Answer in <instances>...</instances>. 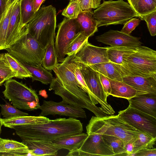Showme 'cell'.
<instances>
[{"label": "cell", "mask_w": 156, "mask_h": 156, "mask_svg": "<svg viewBox=\"0 0 156 156\" xmlns=\"http://www.w3.org/2000/svg\"><path fill=\"white\" fill-rule=\"evenodd\" d=\"M73 55L67 56L53 70L55 75L49 90L60 96L62 101L90 110L98 117L108 115L100 107L94 105L75 76L74 70L78 63L73 60Z\"/></svg>", "instance_id": "cell-1"}, {"label": "cell", "mask_w": 156, "mask_h": 156, "mask_svg": "<svg viewBox=\"0 0 156 156\" xmlns=\"http://www.w3.org/2000/svg\"><path fill=\"white\" fill-rule=\"evenodd\" d=\"M17 135L23 140H53L82 132L83 124L76 118H59L46 123L14 126Z\"/></svg>", "instance_id": "cell-2"}, {"label": "cell", "mask_w": 156, "mask_h": 156, "mask_svg": "<svg viewBox=\"0 0 156 156\" xmlns=\"http://www.w3.org/2000/svg\"><path fill=\"white\" fill-rule=\"evenodd\" d=\"M86 129L88 134H100L118 137L123 140L125 146L128 143H133L141 132L118 115L101 117L93 116Z\"/></svg>", "instance_id": "cell-3"}, {"label": "cell", "mask_w": 156, "mask_h": 156, "mask_svg": "<svg viewBox=\"0 0 156 156\" xmlns=\"http://www.w3.org/2000/svg\"><path fill=\"white\" fill-rule=\"evenodd\" d=\"M122 76L125 75L156 77V51L142 45L125 56L121 65L117 64Z\"/></svg>", "instance_id": "cell-4"}, {"label": "cell", "mask_w": 156, "mask_h": 156, "mask_svg": "<svg viewBox=\"0 0 156 156\" xmlns=\"http://www.w3.org/2000/svg\"><path fill=\"white\" fill-rule=\"evenodd\" d=\"M94 12L93 18L98 27L112 25L123 24L133 17L139 16L132 7L123 0H103Z\"/></svg>", "instance_id": "cell-5"}, {"label": "cell", "mask_w": 156, "mask_h": 156, "mask_svg": "<svg viewBox=\"0 0 156 156\" xmlns=\"http://www.w3.org/2000/svg\"><path fill=\"white\" fill-rule=\"evenodd\" d=\"M56 10L51 5L42 7L27 24L28 32L43 48L55 37Z\"/></svg>", "instance_id": "cell-6"}, {"label": "cell", "mask_w": 156, "mask_h": 156, "mask_svg": "<svg viewBox=\"0 0 156 156\" xmlns=\"http://www.w3.org/2000/svg\"><path fill=\"white\" fill-rule=\"evenodd\" d=\"M5 50L21 62L37 66L42 65L46 48H43L27 30L16 42Z\"/></svg>", "instance_id": "cell-7"}, {"label": "cell", "mask_w": 156, "mask_h": 156, "mask_svg": "<svg viewBox=\"0 0 156 156\" xmlns=\"http://www.w3.org/2000/svg\"><path fill=\"white\" fill-rule=\"evenodd\" d=\"M4 85V96L15 107L28 111L39 109V99L35 90L12 78L6 80Z\"/></svg>", "instance_id": "cell-8"}, {"label": "cell", "mask_w": 156, "mask_h": 156, "mask_svg": "<svg viewBox=\"0 0 156 156\" xmlns=\"http://www.w3.org/2000/svg\"><path fill=\"white\" fill-rule=\"evenodd\" d=\"M79 64L80 69L85 83L89 90L96 97L98 103L101 105L100 108L101 110L107 115L114 114L115 111L107 102L108 97L101 85L99 73L88 66Z\"/></svg>", "instance_id": "cell-9"}, {"label": "cell", "mask_w": 156, "mask_h": 156, "mask_svg": "<svg viewBox=\"0 0 156 156\" xmlns=\"http://www.w3.org/2000/svg\"><path fill=\"white\" fill-rule=\"evenodd\" d=\"M131 126L141 132L156 137V118L129 105L118 115Z\"/></svg>", "instance_id": "cell-10"}, {"label": "cell", "mask_w": 156, "mask_h": 156, "mask_svg": "<svg viewBox=\"0 0 156 156\" xmlns=\"http://www.w3.org/2000/svg\"><path fill=\"white\" fill-rule=\"evenodd\" d=\"M67 156H115L112 148L103 139L102 134H88L80 147L69 151Z\"/></svg>", "instance_id": "cell-11"}, {"label": "cell", "mask_w": 156, "mask_h": 156, "mask_svg": "<svg viewBox=\"0 0 156 156\" xmlns=\"http://www.w3.org/2000/svg\"><path fill=\"white\" fill-rule=\"evenodd\" d=\"M58 27L54 44L58 62H62L65 58L69 42L80 30L76 20L67 18L63 19Z\"/></svg>", "instance_id": "cell-12"}, {"label": "cell", "mask_w": 156, "mask_h": 156, "mask_svg": "<svg viewBox=\"0 0 156 156\" xmlns=\"http://www.w3.org/2000/svg\"><path fill=\"white\" fill-rule=\"evenodd\" d=\"M107 47L96 46L85 42L74 54L73 60L81 64L89 66L108 62Z\"/></svg>", "instance_id": "cell-13"}, {"label": "cell", "mask_w": 156, "mask_h": 156, "mask_svg": "<svg viewBox=\"0 0 156 156\" xmlns=\"http://www.w3.org/2000/svg\"><path fill=\"white\" fill-rule=\"evenodd\" d=\"M39 109L41 110L39 115L40 116L58 115L76 119L87 117L85 112L83 108L62 101L57 102L52 101L44 100Z\"/></svg>", "instance_id": "cell-14"}, {"label": "cell", "mask_w": 156, "mask_h": 156, "mask_svg": "<svg viewBox=\"0 0 156 156\" xmlns=\"http://www.w3.org/2000/svg\"><path fill=\"white\" fill-rule=\"evenodd\" d=\"M140 37L132 36L121 31L110 30L97 36L98 41L112 47H123L136 48L141 45Z\"/></svg>", "instance_id": "cell-15"}, {"label": "cell", "mask_w": 156, "mask_h": 156, "mask_svg": "<svg viewBox=\"0 0 156 156\" xmlns=\"http://www.w3.org/2000/svg\"><path fill=\"white\" fill-rule=\"evenodd\" d=\"M20 1L18 0L11 13L7 33V48L16 42L28 30L27 24L24 26L22 24Z\"/></svg>", "instance_id": "cell-16"}, {"label": "cell", "mask_w": 156, "mask_h": 156, "mask_svg": "<svg viewBox=\"0 0 156 156\" xmlns=\"http://www.w3.org/2000/svg\"><path fill=\"white\" fill-rule=\"evenodd\" d=\"M127 100L131 107L156 118V94H143Z\"/></svg>", "instance_id": "cell-17"}, {"label": "cell", "mask_w": 156, "mask_h": 156, "mask_svg": "<svg viewBox=\"0 0 156 156\" xmlns=\"http://www.w3.org/2000/svg\"><path fill=\"white\" fill-rule=\"evenodd\" d=\"M22 142L28 147L30 155L56 156L59 150L52 141L26 140Z\"/></svg>", "instance_id": "cell-18"}, {"label": "cell", "mask_w": 156, "mask_h": 156, "mask_svg": "<svg viewBox=\"0 0 156 156\" xmlns=\"http://www.w3.org/2000/svg\"><path fill=\"white\" fill-rule=\"evenodd\" d=\"M122 82L135 89L156 94V77L125 75Z\"/></svg>", "instance_id": "cell-19"}, {"label": "cell", "mask_w": 156, "mask_h": 156, "mask_svg": "<svg viewBox=\"0 0 156 156\" xmlns=\"http://www.w3.org/2000/svg\"><path fill=\"white\" fill-rule=\"evenodd\" d=\"M93 14L92 9L82 10L75 19L80 31L88 37L98 31V23L93 17Z\"/></svg>", "instance_id": "cell-20"}, {"label": "cell", "mask_w": 156, "mask_h": 156, "mask_svg": "<svg viewBox=\"0 0 156 156\" xmlns=\"http://www.w3.org/2000/svg\"><path fill=\"white\" fill-rule=\"evenodd\" d=\"M111 88L110 95L113 97L124 98L127 100L148 92L137 90L122 81L108 78Z\"/></svg>", "instance_id": "cell-21"}, {"label": "cell", "mask_w": 156, "mask_h": 156, "mask_svg": "<svg viewBox=\"0 0 156 156\" xmlns=\"http://www.w3.org/2000/svg\"><path fill=\"white\" fill-rule=\"evenodd\" d=\"M30 155L27 146L22 142L0 138V156Z\"/></svg>", "instance_id": "cell-22"}, {"label": "cell", "mask_w": 156, "mask_h": 156, "mask_svg": "<svg viewBox=\"0 0 156 156\" xmlns=\"http://www.w3.org/2000/svg\"><path fill=\"white\" fill-rule=\"evenodd\" d=\"M88 135L81 132L56 139L53 142L59 150L64 149L70 151L78 149Z\"/></svg>", "instance_id": "cell-23"}, {"label": "cell", "mask_w": 156, "mask_h": 156, "mask_svg": "<svg viewBox=\"0 0 156 156\" xmlns=\"http://www.w3.org/2000/svg\"><path fill=\"white\" fill-rule=\"evenodd\" d=\"M49 119L45 116L25 115L9 118H1V120L2 125L12 128L13 127L18 125L44 123L48 122Z\"/></svg>", "instance_id": "cell-24"}, {"label": "cell", "mask_w": 156, "mask_h": 156, "mask_svg": "<svg viewBox=\"0 0 156 156\" xmlns=\"http://www.w3.org/2000/svg\"><path fill=\"white\" fill-rule=\"evenodd\" d=\"M18 0L10 4L8 0L5 10L0 18V50L6 49L8 29L12 11Z\"/></svg>", "instance_id": "cell-25"}, {"label": "cell", "mask_w": 156, "mask_h": 156, "mask_svg": "<svg viewBox=\"0 0 156 156\" xmlns=\"http://www.w3.org/2000/svg\"><path fill=\"white\" fill-rule=\"evenodd\" d=\"M22 64L31 74L32 81H38L46 85L52 82L54 78L52 75L42 65L36 66L23 63Z\"/></svg>", "instance_id": "cell-26"}, {"label": "cell", "mask_w": 156, "mask_h": 156, "mask_svg": "<svg viewBox=\"0 0 156 156\" xmlns=\"http://www.w3.org/2000/svg\"><path fill=\"white\" fill-rule=\"evenodd\" d=\"M89 66L108 78L122 81V76L116 64L109 61L91 65Z\"/></svg>", "instance_id": "cell-27"}, {"label": "cell", "mask_w": 156, "mask_h": 156, "mask_svg": "<svg viewBox=\"0 0 156 156\" xmlns=\"http://www.w3.org/2000/svg\"><path fill=\"white\" fill-rule=\"evenodd\" d=\"M107 55L110 61L116 64H122L125 56L134 52L136 48L123 47H108Z\"/></svg>", "instance_id": "cell-28"}, {"label": "cell", "mask_w": 156, "mask_h": 156, "mask_svg": "<svg viewBox=\"0 0 156 156\" xmlns=\"http://www.w3.org/2000/svg\"><path fill=\"white\" fill-rule=\"evenodd\" d=\"M54 38H52L46 47L42 65L48 70H52L57 65L58 60L54 44Z\"/></svg>", "instance_id": "cell-29"}, {"label": "cell", "mask_w": 156, "mask_h": 156, "mask_svg": "<svg viewBox=\"0 0 156 156\" xmlns=\"http://www.w3.org/2000/svg\"><path fill=\"white\" fill-rule=\"evenodd\" d=\"M156 140V137H153L147 133L141 132L133 143V148L132 153H136L142 149L153 148Z\"/></svg>", "instance_id": "cell-30"}, {"label": "cell", "mask_w": 156, "mask_h": 156, "mask_svg": "<svg viewBox=\"0 0 156 156\" xmlns=\"http://www.w3.org/2000/svg\"><path fill=\"white\" fill-rule=\"evenodd\" d=\"M104 141L112 148L115 154L126 155V151L123 140L120 138L112 136L102 134Z\"/></svg>", "instance_id": "cell-31"}, {"label": "cell", "mask_w": 156, "mask_h": 156, "mask_svg": "<svg viewBox=\"0 0 156 156\" xmlns=\"http://www.w3.org/2000/svg\"><path fill=\"white\" fill-rule=\"evenodd\" d=\"M6 58L12 69L16 73V78L23 79L31 77L29 72L22 63L11 56L8 52L5 53Z\"/></svg>", "instance_id": "cell-32"}, {"label": "cell", "mask_w": 156, "mask_h": 156, "mask_svg": "<svg viewBox=\"0 0 156 156\" xmlns=\"http://www.w3.org/2000/svg\"><path fill=\"white\" fill-rule=\"evenodd\" d=\"M88 38L83 32H79L69 42L66 49V55H73L85 42L88 41Z\"/></svg>", "instance_id": "cell-33"}, {"label": "cell", "mask_w": 156, "mask_h": 156, "mask_svg": "<svg viewBox=\"0 0 156 156\" xmlns=\"http://www.w3.org/2000/svg\"><path fill=\"white\" fill-rule=\"evenodd\" d=\"M20 9L22 24L24 26L29 22L35 13L32 0H21Z\"/></svg>", "instance_id": "cell-34"}, {"label": "cell", "mask_w": 156, "mask_h": 156, "mask_svg": "<svg viewBox=\"0 0 156 156\" xmlns=\"http://www.w3.org/2000/svg\"><path fill=\"white\" fill-rule=\"evenodd\" d=\"M156 11V0H137L136 12L139 15Z\"/></svg>", "instance_id": "cell-35"}, {"label": "cell", "mask_w": 156, "mask_h": 156, "mask_svg": "<svg viewBox=\"0 0 156 156\" xmlns=\"http://www.w3.org/2000/svg\"><path fill=\"white\" fill-rule=\"evenodd\" d=\"M0 76L6 80L16 77V73L9 65L5 53H0Z\"/></svg>", "instance_id": "cell-36"}, {"label": "cell", "mask_w": 156, "mask_h": 156, "mask_svg": "<svg viewBox=\"0 0 156 156\" xmlns=\"http://www.w3.org/2000/svg\"><path fill=\"white\" fill-rule=\"evenodd\" d=\"M5 101V104H0L1 108V113L5 118L28 115V114L20 111L9 103Z\"/></svg>", "instance_id": "cell-37"}, {"label": "cell", "mask_w": 156, "mask_h": 156, "mask_svg": "<svg viewBox=\"0 0 156 156\" xmlns=\"http://www.w3.org/2000/svg\"><path fill=\"white\" fill-rule=\"evenodd\" d=\"M82 10L78 2L70 1L62 14L67 18L76 19Z\"/></svg>", "instance_id": "cell-38"}, {"label": "cell", "mask_w": 156, "mask_h": 156, "mask_svg": "<svg viewBox=\"0 0 156 156\" xmlns=\"http://www.w3.org/2000/svg\"><path fill=\"white\" fill-rule=\"evenodd\" d=\"M77 63V62H76ZM74 70V73L77 80L82 86L84 91L87 94L92 103L95 105L98 103L97 99L87 87L80 69L79 63Z\"/></svg>", "instance_id": "cell-39"}, {"label": "cell", "mask_w": 156, "mask_h": 156, "mask_svg": "<svg viewBox=\"0 0 156 156\" xmlns=\"http://www.w3.org/2000/svg\"><path fill=\"white\" fill-rule=\"evenodd\" d=\"M138 17L146 22L151 35L155 36L156 35V11L145 15H139Z\"/></svg>", "instance_id": "cell-40"}, {"label": "cell", "mask_w": 156, "mask_h": 156, "mask_svg": "<svg viewBox=\"0 0 156 156\" xmlns=\"http://www.w3.org/2000/svg\"><path fill=\"white\" fill-rule=\"evenodd\" d=\"M77 2L82 10L97 8L100 5L101 0H69Z\"/></svg>", "instance_id": "cell-41"}, {"label": "cell", "mask_w": 156, "mask_h": 156, "mask_svg": "<svg viewBox=\"0 0 156 156\" xmlns=\"http://www.w3.org/2000/svg\"><path fill=\"white\" fill-rule=\"evenodd\" d=\"M140 20L136 18H132L124 24L121 31L125 34L130 35L132 32L139 24Z\"/></svg>", "instance_id": "cell-42"}, {"label": "cell", "mask_w": 156, "mask_h": 156, "mask_svg": "<svg viewBox=\"0 0 156 156\" xmlns=\"http://www.w3.org/2000/svg\"><path fill=\"white\" fill-rule=\"evenodd\" d=\"M99 75L103 89L106 95L108 97L110 95L111 91L110 82L107 77L99 73Z\"/></svg>", "instance_id": "cell-43"}, {"label": "cell", "mask_w": 156, "mask_h": 156, "mask_svg": "<svg viewBox=\"0 0 156 156\" xmlns=\"http://www.w3.org/2000/svg\"><path fill=\"white\" fill-rule=\"evenodd\" d=\"M129 156H156V149H145L141 150L137 152L131 154Z\"/></svg>", "instance_id": "cell-44"}, {"label": "cell", "mask_w": 156, "mask_h": 156, "mask_svg": "<svg viewBox=\"0 0 156 156\" xmlns=\"http://www.w3.org/2000/svg\"><path fill=\"white\" fill-rule=\"evenodd\" d=\"M45 0H32L34 11L35 13L40 9L41 5Z\"/></svg>", "instance_id": "cell-45"}, {"label": "cell", "mask_w": 156, "mask_h": 156, "mask_svg": "<svg viewBox=\"0 0 156 156\" xmlns=\"http://www.w3.org/2000/svg\"><path fill=\"white\" fill-rule=\"evenodd\" d=\"M125 148L126 151V156H129L131 154L133 151V143H128L126 144Z\"/></svg>", "instance_id": "cell-46"}, {"label": "cell", "mask_w": 156, "mask_h": 156, "mask_svg": "<svg viewBox=\"0 0 156 156\" xmlns=\"http://www.w3.org/2000/svg\"><path fill=\"white\" fill-rule=\"evenodd\" d=\"M8 0H0V18L6 8Z\"/></svg>", "instance_id": "cell-47"}, {"label": "cell", "mask_w": 156, "mask_h": 156, "mask_svg": "<svg viewBox=\"0 0 156 156\" xmlns=\"http://www.w3.org/2000/svg\"><path fill=\"white\" fill-rule=\"evenodd\" d=\"M127 1L129 4L136 11L137 0H128Z\"/></svg>", "instance_id": "cell-48"}, {"label": "cell", "mask_w": 156, "mask_h": 156, "mask_svg": "<svg viewBox=\"0 0 156 156\" xmlns=\"http://www.w3.org/2000/svg\"><path fill=\"white\" fill-rule=\"evenodd\" d=\"M39 94L44 98H46L48 97L46 92V91L44 90H40L39 91Z\"/></svg>", "instance_id": "cell-49"}, {"label": "cell", "mask_w": 156, "mask_h": 156, "mask_svg": "<svg viewBox=\"0 0 156 156\" xmlns=\"http://www.w3.org/2000/svg\"><path fill=\"white\" fill-rule=\"evenodd\" d=\"M6 80L4 78L0 76V86L2 85Z\"/></svg>", "instance_id": "cell-50"}, {"label": "cell", "mask_w": 156, "mask_h": 156, "mask_svg": "<svg viewBox=\"0 0 156 156\" xmlns=\"http://www.w3.org/2000/svg\"><path fill=\"white\" fill-rule=\"evenodd\" d=\"M1 118H0V134L1 133V127H2V124L1 122Z\"/></svg>", "instance_id": "cell-51"}, {"label": "cell", "mask_w": 156, "mask_h": 156, "mask_svg": "<svg viewBox=\"0 0 156 156\" xmlns=\"http://www.w3.org/2000/svg\"><path fill=\"white\" fill-rule=\"evenodd\" d=\"M10 3L11 4L15 0H8Z\"/></svg>", "instance_id": "cell-52"}, {"label": "cell", "mask_w": 156, "mask_h": 156, "mask_svg": "<svg viewBox=\"0 0 156 156\" xmlns=\"http://www.w3.org/2000/svg\"></svg>", "instance_id": "cell-53"}]
</instances>
